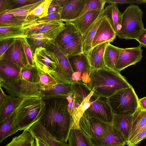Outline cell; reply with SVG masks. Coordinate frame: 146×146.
I'll use <instances>...</instances> for the list:
<instances>
[{"instance_id": "37", "label": "cell", "mask_w": 146, "mask_h": 146, "mask_svg": "<svg viewBox=\"0 0 146 146\" xmlns=\"http://www.w3.org/2000/svg\"><path fill=\"white\" fill-rule=\"evenodd\" d=\"M33 21L18 19L15 17L12 14L4 13L0 15V27H24Z\"/></svg>"}, {"instance_id": "28", "label": "cell", "mask_w": 146, "mask_h": 146, "mask_svg": "<svg viewBox=\"0 0 146 146\" xmlns=\"http://www.w3.org/2000/svg\"><path fill=\"white\" fill-rule=\"evenodd\" d=\"M41 92L43 95L42 98H46L56 96L72 97L73 91L71 84L58 83L51 89Z\"/></svg>"}, {"instance_id": "20", "label": "cell", "mask_w": 146, "mask_h": 146, "mask_svg": "<svg viewBox=\"0 0 146 146\" xmlns=\"http://www.w3.org/2000/svg\"><path fill=\"white\" fill-rule=\"evenodd\" d=\"M0 60V81L11 82L20 79L21 69L19 67L10 62Z\"/></svg>"}, {"instance_id": "19", "label": "cell", "mask_w": 146, "mask_h": 146, "mask_svg": "<svg viewBox=\"0 0 146 146\" xmlns=\"http://www.w3.org/2000/svg\"><path fill=\"white\" fill-rule=\"evenodd\" d=\"M111 42H106L92 48L86 55L91 69H98L106 68L104 60V54L107 45Z\"/></svg>"}, {"instance_id": "40", "label": "cell", "mask_w": 146, "mask_h": 146, "mask_svg": "<svg viewBox=\"0 0 146 146\" xmlns=\"http://www.w3.org/2000/svg\"><path fill=\"white\" fill-rule=\"evenodd\" d=\"M26 38L29 44L35 51L38 48L44 47L51 40L45 35L41 34L28 35Z\"/></svg>"}, {"instance_id": "18", "label": "cell", "mask_w": 146, "mask_h": 146, "mask_svg": "<svg viewBox=\"0 0 146 146\" xmlns=\"http://www.w3.org/2000/svg\"><path fill=\"white\" fill-rule=\"evenodd\" d=\"M28 130L34 139L40 140L49 146H68L67 143L59 141L51 135L38 121L33 124Z\"/></svg>"}, {"instance_id": "48", "label": "cell", "mask_w": 146, "mask_h": 146, "mask_svg": "<svg viewBox=\"0 0 146 146\" xmlns=\"http://www.w3.org/2000/svg\"><path fill=\"white\" fill-rule=\"evenodd\" d=\"M15 39L16 38H11L0 41V58L12 45Z\"/></svg>"}, {"instance_id": "36", "label": "cell", "mask_w": 146, "mask_h": 146, "mask_svg": "<svg viewBox=\"0 0 146 146\" xmlns=\"http://www.w3.org/2000/svg\"><path fill=\"white\" fill-rule=\"evenodd\" d=\"M34 139L28 129H27L19 135L13 138L5 146H35Z\"/></svg>"}, {"instance_id": "17", "label": "cell", "mask_w": 146, "mask_h": 146, "mask_svg": "<svg viewBox=\"0 0 146 146\" xmlns=\"http://www.w3.org/2000/svg\"><path fill=\"white\" fill-rule=\"evenodd\" d=\"M91 139L93 146H124L126 144L124 139L112 125H110L107 133L102 138Z\"/></svg>"}, {"instance_id": "55", "label": "cell", "mask_w": 146, "mask_h": 146, "mask_svg": "<svg viewBox=\"0 0 146 146\" xmlns=\"http://www.w3.org/2000/svg\"><path fill=\"white\" fill-rule=\"evenodd\" d=\"M60 7L62 8L68 0H56Z\"/></svg>"}, {"instance_id": "33", "label": "cell", "mask_w": 146, "mask_h": 146, "mask_svg": "<svg viewBox=\"0 0 146 146\" xmlns=\"http://www.w3.org/2000/svg\"><path fill=\"white\" fill-rule=\"evenodd\" d=\"M27 36L23 27H0V41L11 38H25Z\"/></svg>"}, {"instance_id": "23", "label": "cell", "mask_w": 146, "mask_h": 146, "mask_svg": "<svg viewBox=\"0 0 146 146\" xmlns=\"http://www.w3.org/2000/svg\"><path fill=\"white\" fill-rule=\"evenodd\" d=\"M133 115L113 114V126L119 131L127 142L129 138Z\"/></svg>"}, {"instance_id": "34", "label": "cell", "mask_w": 146, "mask_h": 146, "mask_svg": "<svg viewBox=\"0 0 146 146\" xmlns=\"http://www.w3.org/2000/svg\"><path fill=\"white\" fill-rule=\"evenodd\" d=\"M21 101V99L19 98L8 95L6 101L0 107V121L13 114Z\"/></svg>"}, {"instance_id": "35", "label": "cell", "mask_w": 146, "mask_h": 146, "mask_svg": "<svg viewBox=\"0 0 146 146\" xmlns=\"http://www.w3.org/2000/svg\"><path fill=\"white\" fill-rule=\"evenodd\" d=\"M121 48L109 43L107 46L104 54V60L106 68H114L119 56Z\"/></svg>"}, {"instance_id": "26", "label": "cell", "mask_w": 146, "mask_h": 146, "mask_svg": "<svg viewBox=\"0 0 146 146\" xmlns=\"http://www.w3.org/2000/svg\"><path fill=\"white\" fill-rule=\"evenodd\" d=\"M18 131L14 112L7 118L0 121V143Z\"/></svg>"}, {"instance_id": "30", "label": "cell", "mask_w": 146, "mask_h": 146, "mask_svg": "<svg viewBox=\"0 0 146 146\" xmlns=\"http://www.w3.org/2000/svg\"><path fill=\"white\" fill-rule=\"evenodd\" d=\"M103 17L102 13L83 36V51L86 55L92 48V44L96 31Z\"/></svg>"}, {"instance_id": "21", "label": "cell", "mask_w": 146, "mask_h": 146, "mask_svg": "<svg viewBox=\"0 0 146 146\" xmlns=\"http://www.w3.org/2000/svg\"><path fill=\"white\" fill-rule=\"evenodd\" d=\"M103 11L93 10L89 11L83 14L73 22L83 36L103 13Z\"/></svg>"}, {"instance_id": "42", "label": "cell", "mask_w": 146, "mask_h": 146, "mask_svg": "<svg viewBox=\"0 0 146 146\" xmlns=\"http://www.w3.org/2000/svg\"><path fill=\"white\" fill-rule=\"evenodd\" d=\"M106 3V0H87L85 8L80 17L91 10L103 11Z\"/></svg>"}, {"instance_id": "46", "label": "cell", "mask_w": 146, "mask_h": 146, "mask_svg": "<svg viewBox=\"0 0 146 146\" xmlns=\"http://www.w3.org/2000/svg\"><path fill=\"white\" fill-rule=\"evenodd\" d=\"M146 138V128L143 129L127 144V146H137L141 141Z\"/></svg>"}, {"instance_id": "32", "label": "cell", "mask_w": 146, "mask_h": 146, "mask_svg": "<svg viewBox=\"0 0 146 146\" xmlns=\"http://www.w3.org/2000/svg\"><path fill=\"white\" fill-rule=\"evenodd\" d=\"M44 0H40L37 2L10 10L5 13L12 14L15 17L18 19L34 20L37 18L33 16L29 15V14L32 11L40 5Z\"/></svg>"}, {"instance_id": "10", "label": "cell", "mask_w": 146, "mask_h": 146, "mask_svg": "<svg viewBox=\"0 0 146 146\" xmlns=\"http://www.w3.org/2000/svg\"><path fill=\"white\" fill-rule=\"evenodd\" d=\"M33 61L38 70L49 74L52 77L58 65V60L56 55L51 50L43 47L35 50Z\"/></svg>"}, {"instance_id": "12", "label": "cell", "mask_w": 146, "mask_h": 146, "mask_svg": "<svg viewBox=\"0 0 146 146\" xmlns=\"http://www.w3.org/2000/svg\"><path fill=\"white\" fill-rule=\"evenodd\" d=\"M7 61L16 65L20 69L29 64L25 51L23 38H16L0 60Z\"/></svg>"}, {"instance_id": "49", "label": "cell", "mask_w": 146, "mask_h": 146, "mask_svg": "<svg viewBox=\"0 0 146 146\" xmlns=\"http://www.w3.org/2000/svg\"><path fill=\"white\" fill-rule=\"evenodd\" d=\"M62 9L59 5L56 0H52L48 8V14L55 13H61Z\"/></svg>"}, {"instance_id": "41", "label": "cell", "mask_w": 146, "mask_h": 146, "mask_svg": "<svg viewBox=\"0 0 146 146\" xmlns=\"http://www.w3.org/2000/svg\"><path fill=\"white\" fill-rule=\"evenodd\" d=\"M51 1L44 0L40 5L30 13L29 15L34 16L37 18L46 16L48 14V9Z\"/></svg>"}, {"instance_id": "50", "label": "cell", "mask_w": 146, "mask_h": 146, "mask_svg": "<svg viewBox=\"0 0 146 146\" xmlns=\"http://www.w3.org/2000/svg\"><path fill=\"white\" fill-rule=\"evenodd\" d=\"M136 40L140 46L146 48V29H144Z\"/></svg>"}, {"instance_id": "4", "label": "cell", "mask_w": 146, "mask_h": 146, "mask_svg": "<svg viewBox=\"0 0 146 146\" xmlns=\"http://www.w3.org/2000/svg\"><path fill=\"white\" fill-rule=\"evenodd\" d=\"M143 16L139 6L133 4L128 6L122 14L121 28L117 36L127 40L136 39L144 29Z\"/></svg>"}, {"instance_id": "1", "label": "cell", "mask_w": 146, "mask_h": 146, "mask_svg": "<svg viewBox=\"0 0 146 146\" xmlns=\"http://www.w3.org/2000/svg\"><path fill=\"white\" fill-rule=\"evenodd\" d=\"M42 98L45 103V110L38 121L57 140L67 143L72 125L67 97Z\"/></svg>"}, {"instance_id": "31", "label": "cell", "mask_w": 146, "mask_h": 146, "mask_svg": "<svg viewBox=\"0 0 146 146\" xmlns=\"http://www.w3.org/2000/svg\"><path fill=\"white\" fill-rule=\"evenodd\" d=\"M71 85L73 91L72 98L80 105L92 91L87 84L81 81H74Z\"/></svg>"}, {"instance_id": "24", "label": "cell", "mask_w": 146, "mask_h": 146, "mask_svg": "<svg viewBox=\"0 0 146 146\" xmlns=\"http://www.w3.org/2000/svg\"><path fill=\"white\" fill-rule=\"evenodd\" d=\"M64 25V29L54 40L60 47L73 39L82 35L73 22H66Z\"/></svg>"}, {"instance_id": "39", "label": "cell", "mask_w": 146, "mask_h": 146, "mask_svg": "<svg viewBox=\"0 0 146 146\" xmlns=\"http://www.w3.org/2000/svg\"><path fill=\"white\" fill-rule=\"evenodd\" d=\"M38 70L39 74L38 85L41 91L50 90L57 84L55 80L51 75L41 71Z\"/></svg>"}, {"instance_id": "52", "label": "cell", "mask_w": 146, "mask_h": 146, "mask_svg": "<svg viewBox=\"0 0 146 146\" xmlns=\"http://www.w3.org/2000/svg\"><path fill=\"white\" fill-rule=\"evenodd\" d=\"M8 95H6L2 87H0V107H1L7 99Z\"/></svg>"}, {"instance_id": "51", "label": "cell", "mask_w": 146, "mask_h": 146, "mask_svg": "<svg viewBox=\"0 0 146 146\" xmlns=\"http://www.w3.org/2000/svg\"><path fill=\"white\" fill-rule=\"evenodd\" d=\"M9 0H0V14L9 10Z\"/></svg>"}, {"instance_id": "14", "label": "cell", "mask_w": 146, "mask_h": 146, "mask_svg": "<svg viewBox=\"0 0 146 146\" xmlns=\"http://www.w3.org/2000/svg\"><path fill=\"white\" fill-rule=\"evenodd\" d=\"M67 58L73 73L79 74L81 77L80 81L88 85L90 82L91 67L87 55L83 52Z\"/></svg>"}, {"instance_id": "16", "label": "cell", "mask_w": 146, "mask_h": 146, "mask_svg": "<svg viewBox=\"0 0 146 146\" xmlns=\"http://www.w3.org/2000/svg\"><path fill=\"white\" fill-rule=\"evenodd\" d=\"M116 36V32L108 20L103 15L102 20L93 40L92 47L106 42H112Z\"/></svg>"}, {"instance_id": "15", "label": "cell", "mask_w": 146, "mask_h": 146, "mask_svg": "<svg viewBox=\"0 0 146 146\" xmlns=\"http://www.w3.org/2000/svg\"><path fill=\"white\" fill-rule=\"evenodd\" d=\"M87 0H68L63 7L60 13L61 20L73 22L80 16Z\"/></svg>"}, {"instance_id": "5", "label": "cell", "mask_w": 146, "mask_h": 146, "mask_svg": "<svg viewBox=\"0 0 146 146\" xmlns=\"http://www.w3.org/2000/svg\"><path fill=\"white\" fill-rule=\"evenodd\" d=\"M108 98L113 114L133 115L139 106V99L132 86Z\"/></svg>"}, {"instance_id": "44", "label": "cell", "mask_w": 146, "mask_h": 146, "mask_svg": "<svg viewBox=\"0 0 146 146\" xmlns=\"http://www.w3.org/2000/svg\"><path fill=\"white\" fill-rule=\"evenodd\" d=\"M40 0H9V10L39 1Z\"/></svg>"}, {"instance_id": "25", "label": "cell", "mask_w": 146, "mask_h": 146, "mask_svg": "<svg viewBox=\"0 0 146 146\" xmlns=\"http://www.w3.org/2000/svg\"><path fill=\"white\" fill-rule=\"evenodd\" d=\"M103 13L109 21L117 35L121 28L122 14L117 5L112 4L107 6L103 10Z\"/></svg>"}, {"instance_id": "8", "label": "cell", "mask_w": 146, "mask_h": 146, "mask_svg": "<svg viewBox=\"0 0 146 146\" xmlns=\"http://www.w3.org/2000/svg\"><path fill=\"white\" fill-rule=\"evenodd\" d=\"M0 86L5 88L9 95L21 100L34 96H43L38 84L21 79L11 82L0 81Z\"/></svg>"}, {"instance_id": "3", "label": "cell", "mask_w": 146, "mask_h": 146, "mask_svg": "<svg viewBox=\"0 0 146 146\" xmlns=\"http://www.w3.org/2000/svg\"><path fill=\"white\" fill-rule=\"evenodd\" d=\"M42 97L34 96L21 100L14 111L16 122L19 131L28 129L39 121L43 115L45 103Z\"/></svg>"}, {"instance_id": "56", "label": "cell", "mask_w": 146, "mask_h": 146, "mask_svg": "<svg viewBox=\"0 0 146 146\" xmlns=\"http://www.w3.org/2000/svg\"><path fill=\"white\" fill-rule=\"evenodd\" d=\"M145 146H146V145Z\"/></svg>"}, {"instance_id": "29", "label": "cell", "mask_w": 146, "mask_h": 146, "mask_svg": "<svg viewBox=\"0 0 146 146\" xmlns=\"http://www.w3.org/2000/svg\"><path fill=\"white\" fill-rule=\"evenodd\" d=\"M82 35L75 38L60 47L61 51L66 57L77 55L83 52Z\"/></svg>"}, {"instance_id": "11", "label": "cell", "mask_w": 146, "mask_h": 146, "mask_svg": "<svg viewBox=\"0 0 146 146\" xmlns=\"http://www.w3.org/2000/svg\"><path fill=\"white\" fill-rule=\"evenodd\" d=\"M109 124L83 113L79 122L80 129L92 139H98L107 133Z\"/></svg>"}, {"instance_id": "53", "label": "cell", "mask_w": 146, "mask_h": 146, "mask_svg": "<svg viewBox=\"0 0 146 146\" xmlns=\"http://www.w3.org/2000/svg\"><path fill=\"white\" fill-rule=\"evenodd\" d=\"M139 107L142 109L146 111V97L139 99Z\"/></svg>"}, {"instance_id": "7", "label": "cell", "mask_w": 146, "mask_h": 146, "mask_svg": "<svg viewBox=\"0 0 146 146\" xmlns=\"http://www.w3.org/2000/svg\"><path fill=\"white\" fill-rule=\"evenodd\" d=\"M89 102V106L84 113L88 117L112 125L113 114L108 98L93 93L90 97Z\"/></svg>"}, {"instance_id": "54", "label": "cell", "mask_w": 146, "mask_h": 146, "mask_svg": "<svg viewBox=\"0 0 146 146\" xmlns=\"http://www.w3.org/2000/svg\"><path fill=\"white\" fill-rule=\"evenodd\" d=\"M35 146H49L47 144L42 140L37 138L35 139Z\"/></svg>"}, {"instance_id": "45", "label": "cell", "mask_w": 146, "mask_h": 146, "mask_svg": "<svg viewBox=\"0 0 146 146\" xmlns=\"http://www.w3.org/2000/svg\"><path fill=\"white\" fill-rule=\"evenodd\" d=\"M106 3L115 4H130L137 5L146 3V0H106Z\"/></svg>"}, {"instance_id": "6", "label": "cell", "mask_w": 146, "mask_h": 146, "mask_svg": "<svg viewBox=\"0 0 146 146\" xmlns=\"http://www.w3.org/2000/svg\"><path fill=\"white\" fill-rule=\"evenodd\" d=\"M44 47L52 51L56 55L58 62V66L53 77L57 83L72 84L73 72L67 57L61 51L60 46L54 40H50Z\"/></svg>"}, {"instance_id": "2", "label": "cell", "mask_w": 146, "mask_h": 146, "mask_svg": "<svg viewBox=\"0 0 146 146\" xmlns=\"http://www.w3.org/2000/svg\"><path fill=\"white\" fill-rule=\"evenodd\" d=\"M90 78L88 85L93 94L107 98L131 86L120 72L107 68L91 69Z\"/></svg>"}, {"instance_id": "13", "label": "cell", "mask_w": 146, "mask_h": 146, "mask_svg": "<svg viewBox=\"0 0 146 146\" xmlns=\"http://www.w3.org/2000/svg\"><path fill=\"white\" fill-rule=\"evenodd\" d=\"M141 47L139 45L135 47L121 48L119 58L114 70L120 72L141 61L143 57Z\"/></svg>"}, {"instance_id": "22", "label": "cell", "mask_w": 146, "mask_h": 146, "mask_svg": "<svg viewBox=\"0 0 146 146\" xmlns=\"http://www.w3.org/2000/svg\"><path fill=\"white\" fill-rule=\"evenodd\" d=\"M146 128V111L138 108L133 115L129 136L126 144Z\"/></svg>"}, {"instance_id": "38", "label": "cell", "mask_w": 146, "mask_h": 146, "mask_svg": "<svg viewBox=\"0 0 146 146\" xmlns=\"http://www.w3.org/2000/svg\"><path fill=\"white\" fill-rule=\"evenodd\" d=\"M19 79L38 85V70L35 66H32L29 64L27 66L21 69Z\"/></svg>"}, {"instance_id": "43", "label": "cell", "mask_w": 146, "mask_h": 146, "mask_svg": "<svg viewBox=\"0 0 146 146\" xmlns=\"http://www.w3.org/2000/svg\"><path fill=\"white\" fill-rule=\"evenodd\" d=\"M25 51L29 65L35 66L33 61V56L35 51L29 44L26 37L23 38Z\"/></svg>"}, {"instance_id": "9", "label": "cell", "mask_w": 146, "mask_h": 146, "mask_svg": "<svg viewBox=\"0 0 146 146\" xmlns=\"http://www.w3.org/2000/svg\"><path fill=\"white\" fill-rule=\"evenodd\" d=\"M33 21L23 27L27 36L41 34L51 40H55L59 33L65 28L64 23L61 20L40 22H35Z\"/></svg>"}, {"instance_id": "47", "label": "cell", "mask_w": 146, "mask_h": 146, "mask_svg": "<svg viewBox=\"0 0 146 146\" xmlns=\"http://www.w3.org/2000/svg\"><path fill=\"white\" fill-rule=\"evenodd\" d=\"M61 20V15L60 13H52L48 14L46 16L40 18H37L33 21L35 22H40Z\"/></svg>"}, {"instance_id": "27", "label": "cell", "mask_w": 146, "mask_h": 146, "mask_svg": "<svg viewBox=\"0 0 146 146\" xmlns=\"http://www.w3.org/2000/svg\"><path fill=\"white\" fill-rule=\"evenodd\" d=\"M68 140V146H93L91 139L80 129H71Z\"/></svg>"}]
</instances>
